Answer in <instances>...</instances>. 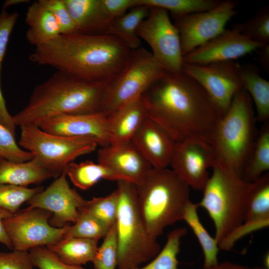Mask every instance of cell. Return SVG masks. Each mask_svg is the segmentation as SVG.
<instances>
[{
  "label": "cell",
  "instance_id": "obj_18",
  "mask_svg": "<svg viewBox=\"0 0 269 269\" xmlns=\"http://www.w3.org/2000/svg\"><path fill=\"white\" fill-rule=\"evenodd\" d=\"M98 162L123 180L139 184L152 168L131 140L110 144L98 151Z\"/></svg>",
  "mask_w": 269,
  "mask_h": 269
},
{
  "label": "cell",
  "instance_id": "obj_32",
  "mask_svg": "<svg viewBox=\"0 0 269 269\" xmlns=\"http://www.w3.org/2000/svg\"><path fill=\"white\" fill-rule=\"evenodd\" d=\"M221 1L220 0H139V5L164 9L175 17L209 10Z\"/></svg>",
  "mask_w": 269,
  "mask_h": 269
},
{
  "label": "cell",
  "instance_id": "obj_36",
  "mask_svg": "<svg viewBox=\"0 0 269 269\" xmlns=\"http://www.w3.org/2000/svg\"><path fill=\"white\" fill-rule=\"evenodd\" d=\"M43 189L41 186L28 188L0 184V208L12 214L19 210L20 206Z\"/></svg>",
  "mask_w": 269,
  "mask_h": 269
},
{
  "label": "cell",
  "instance_id": "obj_22",
  "mask_svg": "<svg viewBox=\"0 0 269 269\" xmlns=\"http://www.w3.org/2000/svg\"><path fill=\"white\" fill-rule=\"evenodd\" d=\"M25 22L28 26L26 39L35 47L47 44L60 35L53 14L39 0L34 1L28 7Z\"/></svg>",
  "mask_w": 269,
  "mask_h": 269
},
{
  "label": "cell",
  "instance_id": "obj_44",
  "mask_svg": "<svg viewBox=\"0 0 269 269\" xmlns=\"http://www.w3.org/2000/svg\"><path fill=\"white\" fill-rule=\"evenodd\" d=\"M12 214L8 211L0 208V243L8 249L12 250V246L4 228L3 221Z\"/></svg>",
  "mask_w": 269,
  "mask_h": 269
},
{
  "label": "cell",
  "instance_id": "obj_21",
  "mask_svg": "<svg viewBox=\"0 0 269 269\" xmlns=\"http://www.w3.org/2000/svg\"><path fill=\"white\" fill-rule=\"evenodd\" d=\"M78 33L106 34L113 20L105 12L102 0H64Z\"/></svg>",
  "mask_w": 269,
  "mask_h": 269
},
{
  "label": "cell",
  "instance_id": "obj_4",
  "mask_svg": "<svg viewBox=\"0 0 269 269\" xmlns=\"http://www.w3.org/2000/svg\"><path fill=\"white\" fill-rule=\"evenodd\" d=\"M136 188L142 221L148 233L156 239L165 228L182 220L191 201L189 187L167 168H152Z\"/></svg>",
  "mask_w": 269,
  "mask_h": 269
},
{
  "label": "cell",
  "instance_id": "obj_27",
  "mask_svg": "<svg viewBox=\"0 0 269 269\" xmlns=\"http://www.w3.org/2000/svg\"><path fill=\"white\" fill-rule=\"evenodd\" d=\"M65 171L71 182L82 190H87L101 179L123 180L121 176L99 163L86 160L79 163L71 162Z\"/></svg>",
  "mask_w": 269,
  "mask_h": 269
},
{
  "label": "cell",
  "instance_id": "obj_39",
  "mask_svg": "<svg viewBox=\"0 0 269 269\" xmlns=\"http://www.w3.org/2000/svg\"><path fill=\"white\" fill-rule=\"evenodd\" d=\"M0 157L7 160L21 162L31 160V153L22 149L17 143L15 135L0 124Z\"/></svg>",
  "mask_w": 269,
  "mask_h": 269
},
{
  "label": "cell",
  "instance_id": "obj_48",
  "mask_svg": "<svg viewBox=\"0 0 269 269\" xmlns=\"http://www.w3.org/2000/svg\"><path fill=\"white\" fill-rule=\"evenodd\" d=\"M264 268L266 269H269V255L267 254L264 259Z\"/></svg>",
  "mask_w": 269,
  "mask_h": 269
},
{
  "label": "cell",
  "instance_id": "obj_40",
  "mask_svg": "<svg viewBox=\"0 0 269 269\" xmlns=\"http://www.w3.org/2000/svg\"><path fill=\"white\" fill-rule=\"evenodd\" d=\"M52 13L59 26L60 35L78 33L64 0H39Z\"/></svg>",
  "mask_w": 269,
  "mask_h": 269
},
{
  "label": "cell",
  "instance_id": "obj_1",
  "mask_svg": "<svg viewBox=\"0 0 269 269\" xmlns=\"http://www.w3.org/2000/svg\"><path fill=\"white\" fill-rule=\"evenodd\" d=\"M147 117L175 142L197 137L208 142L220 119L201 86L181 72L165 71L142 94Z\"/></svg>",
  "mask_w": 269,
  "mask_h": 269
},
{
  "label": "cell",
  "instance_id": "obj_8",
  "mask_svg": "<svg viewBox=\"0 0 269 269\" xmlns=\"http://www.w3.org/2000/svg\"><path fill=\"white\" fill-rule=\"evenodd\" d=\"M18 145L54 178L78 156L94 151L97 143L89 138L68 137L46 132L34 124L20 126Z\"/></svg>",
  "mask_w": 269,
  "mask_h": 269
},
{
  "label": "cell",
  "instance_id": "obj_11",
  "mask_svg": "<svg viewBox=\"0 0 269 269\" xmlns=\"http://www.w3.org/2000/svg\"><path fill=\"white\" fill-rule=\"evenodd\" d=\"M52 215L47 210L27 207L5 218L3 224L12 250L29 251L49 246L64 238L68 225L62 228L51 226Z\"/></svg>",
  "mask_w": 269,
  "mask_h": 269
},
{
  "label": "cell",
  "instance_id": "obj_9",
  "mask_svg": "<svg viewBox=\"0 0 269 269\" xmlns=\"http://www.w3.org/2000/svg\"><path fill=\"white\" fill-rule=\"evenodd\" d=\"M164 72L151 52L142 47L131 50L122 70L105 82L102 112L141 96Z\"/></svg>",
  "mask_w": 269,
  "mask_h": 269
},
{
  "label": "cell",
  "instance_id": "obj_41",
  "mask_svg": "<svg viewBox=\"0 0 269 269\" xmlns=\"http://www.w3.org/2000/svg\"><path fill=\"white\" fill-rule=\"evenodd\" d=\"M29 252L34 266L39 269H85L63 263L46 247L34 248Z\"/></svg>",
  "mask_w": 269,
  "mask_h": 269
},
{
  "label": "cell",
  "instance_id": "obj_28",
  "mask_svg": "<svg viewBox=\"0 0 269 269\" xmlns=\"http://www.w3.org/2000/svg\"><path fill=\"white\" fill-rule=\"evenodd\" d=\"M198 208L197 204L191 201L185 209L182 220L192 230L201 246L204 256L203 268H209L219 263L218 254L220 248L216 239L209 234L201 223Z\"/></svg>",
  "mask_w": 269,
  "mask_h": 269
},
{
  "label": "cell",
  "instance_id": "obj_3",
  "mask_svg": "<svg viewBox=\"0 0 269 269\" xmlns=\"http://www.w3.org/2000/svg\"><path fill=\"white\" fill-rule=\"evenodd\" d=\"M105 82L89 81L57 71L34 88L26 106L12 116L13 122L19 126L37 125L61 115L102 112Z\"/></svg>",
  "mask_w": 269,
  "mask_h": 269
},
{
  "label": "cell",
  "instance_id": "obj_34",
  "mask_svg": "<svg viewBox=\"0 0 269 269\" xmlns=\"http://www.w3.org/2000/svg\"><path fill=\"white\" fill-rule=\"evenodd\" d=\"M111 227L86 213L79 211L76 221L68 225L64 237H78L100 240Z\"/></svg>",
  "mask_w": 269,
  "mask_h": 269
},
{
  "label": "cell",
  "instance_id": "obj_42",
  "mask_svg": "<svg viewBox=\"0 0 269 269\" xmlns=\"http://www.w3.org/2000/svg\"><path fill=\"white\" fill-rule=\"evenodd\" d=\"M29 251L0 253V269H34Z\"/></svg>",
  "mask_w": 269,
  "mask_h": 269
},
{
  "label": "cell",
  "instance_id": "obj_33",
  "mask_svg": "<svg viewBox=\"0 0 269 269\" xmlns=\"http://www.w3.org/2000/svg\"><path fill=\"white\" fill-rule=\"evenodd\" d=\"M118 206L119 194L116 189L106 196L86 200L79 211L91 215L111 227L116 223Z\"/></svg>",
  "mask_w": 269,
  "mask_h": 269
},
{
  "label": "cell",
  "instance_id": "obj_31",
  "mask_svg": "<svg viewBox=\"0 0 269 269\" xmlns=\"http://www.w3.org/2000/svg\"><path fill=\"white\" fill-rule=\"evenodd\" d=\"M187 232L185 227L177 228L170 232L164 247L158 254L145 266L133 269H179L177 257L181 240Z\"/></svg>",
  "mask_w": 269,
  "mask_h": 269
},
{
  "label": "cell",
  "instance_id": "obj_29",
  "mask_svg": "<svg viewBox=\"0 0 269 269\" xmlns=\"http://www.w3.org/2000/svg\"><path fill=\"white\" fill-rule=\"evenodd\" d=\"M269 221V174L251 182L244 221Z\"/></svg>",
  "mask_w": 269,
  "mask_h": 269
},
{
  "label": "cell",
  "instance_id": "obj_16",
  "mask_svg": "<svg viewBox=\"0 0 269 269\" xmlns=\"http://www.w3.org/2000/svg\"><path fill=\"white\" fill-rule=\"evenodd\" d=\"M262 44L254 42L234 26L183 57V63L207 64L235 60L257 49Z\"/></svg>",
  "mask_w": 269,
  "mask_h": 269
},
{
  "label": "cell",
  "instance_id": "obj_23",
  "mask_svg": "<svg viewBox=\"0 0 269 269\" xmlns=\"http://www.w3.org/2000/svg\"><path fill=\"white\" fill-rule=\"evenodd\" d=\"M35 160L12 162L0 157V184L27 187L51 178Z\"/></svg>",
  "mask_w": 269,
  "mask_h": 269
},
{
  "label": "cell",
  "instance_id": "obj_14",
  "mask_svg": "<svg viewBox=\"0 0 269 269\" xmlns=\"http://www.w3.org/2000/svg\"><path fill=\"white\" fill-rule=\"evenodd\" d=\"M216 160L209 142L197 137L175 142L169 165L189 188L202 191Z\"/></svg>",
  "mask_w": 269,
  "mask_h": 269
},
{
  "label": "cell",
  "instance_id": "obj_24",
  "mask_svg": "<svg viewBox=\"0 0 269 269\" xmlns=\"http://www.w3.org/2000/svg\"><path fill=\"white\" fill-rule=\"evenodd\" d=\"M239 74L243 88L254 103L258 120L267 122L269 119V81L261 76L253 64L240 65Z\"/></svg>",
  "mask_w": 269,
  "mask_h": 269
},
{
  "label": "cell",
  "instance_id": "obj_43",
  "mask_svg": "<svg viewBox=\"0 0 269 269\" xmlns=\"http://www.w3.org/2000/svg\"><path fill=\"white\" fill-rule=\"evenodd\" d=\"M103 8L112 19L124 15L129 9L139 5V0H102Z\"/></svg>",
  "mask_w": 269,
  "mask_h": 269
},
{
  "label": "cell",
  "instance_id": "obj_45",
  "mask_svg": "<svg viewBox=\"0 0 269 269\" xmlns=\"http://www.w3.org/2000/svg\"><path fill=\"white\" fill-rule=\"evenodd\" d=\"M258 51V60L264 69L269 73V43L260 46Z\"/></svg>",
  "mask_w": 269,
  "mask_h": 269
},
{
  "label": "cell",
  "instance_id": "obj_19",
  "mask_svg": "<svg viewBox=\"0 0 269 269\" xmlns=\"http://www.w3.org/2000/svg\"><path fill=\"white\" fill-rule=\"evenodd\" d=\"M131 141L152 168H164L169 165L175 141L152 120L147 117Z\"/></svg>",
  "mask_w": 269,
  "mask_h": 269
},
{
  "label": "cell",
  "instance_id": "obj_30",
  "mask_svg": "<svg viewBox=\"0 0 269 269\" xmlns=\"http://www.w3.org/2000/svg\"><path fill=\"white\" fill-rule=\"evenodd\" d=\"M269 170V126L267 123L256 138L252 155L246 165L242 177L253 182Z\"/></svg>",
  "mask_w": 269,
  "mask_h": 269
},
{
  "label": "cell",
  "instance_id": "obj_13",
  "mask_svg": "<svg viewBox=\"0 0 269 269\" xmlns=\"http://www.w3.org/2000/svg\"><path fill=\"white\" fill-rule=\"evenodd\" d=\"M238 2L222 0L209 10L173 17L180 38L183 56L215 38L236 14Z\"/></svg>",
  "mask_w": 269,
  "mask_h": 269
},
{
  "label": "cell",
  "instance_id": "obj_35",
  "mask_svg": "<svg viewBox=\"0 0 269 269\" xmlns=\"http://www.w3.org/2000/svg\"><path fill=\"white\" fill-rule=\"evenodd\" d=\"M250 40L262 45L269 43V7L256 11L251 18L234 26Z\"/></svg>",
  "mask_w": 269,
  "mask_h": 269
},
{
  "label": "cell",
  "instance_id": "obj_26",
  "mask_svg": "<svg viewBox=\"0 0 269 269\" xmlns=\"http://www.w3.org/2000/svg\"><path fill=\"white\" fill-rule=\"evenodd\" d=\"M149 10L150 7L145 5L131 8L123 16L112 20L106 34L118 38L131 50L140 48L141 41L137 30Z\"/></svg>",
  "mask_w": 269,
  "mask_h": 269
},
{
  "label": "cell",
  "instance_id": "obj_46",
  "mask_svg": "<svg viewBox=\"0 0 269 269\" xmlns=\"http://www.w3.org/2000/svg\"><path fill=\"white\" fill-rule=\"evenodd\" d=\"M260 267H249L229 261L218 263L217 265L209 267L202 268V269H260Z\"/></svg>",
  "mask_w": 269,
  "mask_h": 269
},
{
  "label": "cell",
  "instance_id": "obj_17",
  "mask_svg": "<svg viewBox=\"0 0 269 269\" xmlns=\"http://www.w3.org/2000/svg\"><path fill=\"white\" fill-rule=\"evenodd\" d=\"M106 117L103 112L65 114L44 120L36 125L52 134L91 139L102 147L110 144Z\"/></svg>",
  "mask_w": 269,
  "mask_h": 269
},
{
  "label": "cell",
  "instance_id": "obj_15",
  "mask_svg": "<svg viewBox=\"0 0 269 269\" xmlns=\"http://www.w3.org/2000/svg\"><path fill=\"white\" fill-rule=\"evenodd\" d=\"M65 169L49 185L27 201L28 207L43 209L50 212L49 220L54 227L62 228L76 221L79 210L85 200L71 188L66 178Z\"/></svg>",
  "mask_w": 269,
  "mask_h": 269
},
{
  "label": "cell",
  "instance_id": "obj_49",
  "mask_svg": "<svg viewBox=\"0 0 269 269\" xmlns=\"http://www.w3.org/2000/svg\"><path fill=\"white\" fill-rule=\"evenodd\" d=\"M260 269H266L265 268H264V267H260Z\"/></svg>",
  "mask_w": 269,
  "mask_h": 269
},
{
  "label": "cell",
  "instance_id": "obj_38",
  "mask_svg": "<svg viewBox=\"0 0 269 269\" xmlns=\"http://www.w3.org/2000/svg\"><path fill=\"white\" fill-rule=\"evenodd\" d=\"M18 17L17 12L9 13L2 8L0 13V117L4 118L9 113L6 108L0 85V75L2 61L10 34Z\"/></svg>",
  "mask_w": 269,
  "mask_h": 269
},
{
  "label": "cell",
  "instance_id": "obj_25",
  "mask_svg": "<svg viewBox=\"0 0 269 269\" xmlns=\"http://www.w3.org/2000/svg\"><path fill=\"white\" fill-rule=\"evenodd\" d=\"M97 239L78 237H64L46 247L63 263L82 266L92 262L98 248Z\"/></svg>",
  "mask_w": 269,
  "mask_h": 269
},
{
  "label": "cell",
  "instance_id": "obj_7",
  "mask_svg": "<svg viewBox=\"0 0 269 269\" xmlns=\"http://www.w3.org/2000/svg\"><path fill=\"white\" fill-rule=\"evenodd\" d=\"M119 206L116 227L118 269H133L154 258L160 251L156 239L148 233L137 204L136 185L117 181Z\"/></svg>",
  "mask_w": 269,
  "mask_h": 269
},
{
  "label": "cell",
  "instance_id": "obj_5",
  "mask_svg": "<svg viewBox=\"0 0 269 269\" xmlns=\"http://www.w3.org/2000/svg\"><path fill=\"white\" fill-rule=\"evenodd\" d=\"M255 119L252 99L242 88L218 121L210 139L216 160L242 177L256 139Z\"/></svg>",
  "mask_w": 269,
  "mask_h": 269
},
{
  "label": "cell",
  "instance_id": "obj_2",
  "mask_svg": "<svg viewBox=\"0 0 269 269\" xmlns=\"http://www.w3.org/2000/svg\"><path fill=\"white\" fill-rule=\"evenodd\" d=\"M131 50L118 38L108 34L75 33L60 35L35 47L29 60L77 78L105 82L125 65Z\"/></svg>",
  "mask_w": 269,
  "mask_h": 269
},
{
  "label": "cell",
  "instance_id": "obj_47",
  "mask_svg": "<svg viewBox=\"0 0 269 269\" xmlns=\"http://www.w3.org/2000/svg\"><path fill=\"white\" fill-rule=\"evenodd\" d=\"M26 0H8L5 1L3 5V9H6V7L9 6L10 5H13L15 4H19L23 2H26Z\"/></svg>",
  "mask_w": 269,
  "mask_h": 269
},
{
  "label": "cell",
  "instance_id": "obj_10",
  "mask_svg": "<svg viewBox=\"0 0 269 269\" xmlns=\"http://www.w3.org/2000/svg\"><path fill=\"white\" fill-rule=\"evenodd\" d=\"M137 34L148 44L154 59L165 71L182 72L183 56L180 35L167 11L150 7L148 15L137 30Z\"/></svg>",
  "mask_w": 269,
  "mask_h": 269
},
{
  "label": "cell",
  "instance_id": "obj_12",
  "mask_svg": "<svg viewBox=\"0 0 269 269\" xmlns=\"http://www.w3.org/2000/svg\"><path fill=\"white\" fill-rule=\"evenodd\" d=\"M240 65L235 61L202 65L183 63L182 72L201 86L220 118L229 109L235 94L243 88Z\"/></svg>",
  "mask_w": 269,
  "mask_h": 269
},
{
  "label": "cell",
  "instance_id": "obj_6",
  "mask_svg": "<svg viewBox=\"0 0 269 269\" xmlns=\"http://www.w3.org/2000/svg\"><path fill=\"white\" fill-rule=\"evenodd\" d=\"M198 203L213 221L218 244L244 221L251 182L217 161Z\"/></svg>",
  "mask_w": 269,
  "mask_h": 269
},
{
  "label": "cell",
  "instance_id": "obj_37",
  "mask_svg": "<svg viewBox=\"0 0 269 269\" xmlns=\"http://www.w3.org/2000/svg\"><path fill=\"white\" fill-rule=\"evenodd\" d=\"M98 247L92 263L94 269H116L118 263V248L116 223L110 228Z\"/></svg>",
  "mask_w": 269,
  "mask_h": 269
},
{
  "label": "cell",
  "instance_id": "obj_20",
  "mask_svg": "<svg viewBox=\"0 0 269 269\" xmlns=\"http://www.w3.org/2000/svg\"><path fill=\"white\" fill-rule=\"evenodd\" d=\"M107 131L110 144L131 140L147 118L141 96L106 114Z\"/></svg>",
  "mask_w": 269,
  "mask_h": 269
}]
</instances>
